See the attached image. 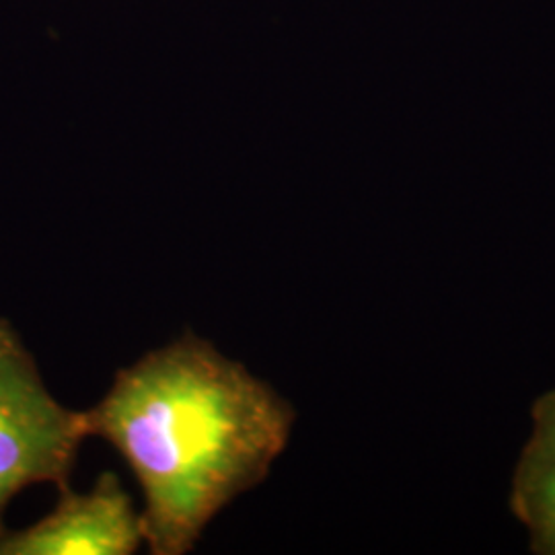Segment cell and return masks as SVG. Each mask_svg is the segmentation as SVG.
<instances>
[{
    "label": "cell",
    "mask_w": 555,
    "mask_h": 555,
    "mask_svg": "<svg viewBox=\"0 0 555 555\" xmlns=\"http://www.w3.org/2000/svg\"><path fill=\"white\" fill-rule=\"evenodd\" d=\"M295 408L245 364L196 334L121 369L85 412L139 481L144 545L190 554L233 500L270 476L288 447Z\"/></svg>",
    "instance_id": "6da1fadb"
},
{
    "label": "cell",
    "mask_w": 555,
    "mask_h": 555,
    "mask_svg": "<svg viewBox=\"0 0 555 555\" xmlns=\"http://www.w3.org/2000/svg\"><path fill=\"white\" fill-rule=\"evenodd\" d=\"M87 437L85 412L50 393L17 330L0 318V537L4 513L23 490L68 486Z\"/></svg>",
    "instance_id": "7a4b0ae2"
},
{
    "label": "cell",
    "mask_w": 555,
    "mask_h": 555,
    "mask_svg": "<svg viewBox=\"0 0 555 555\" xmlns=\"http://www.w3.org/2000/svg\"><path fill=\"white\" fill-rule=\"evenodd\" d=\"M142 543L132 498L114 472H103L89 492L60 488L48 515L0 537V555H130Z\"/></svg>",
    "instance_id": "3957f363"
},
{
    "label": "cell",
    "mask_w": 555,
    "mask_h": 555,
    "mask_svg": "<svg viewBox=\"0 0 555 555\" xmlns=\"http://www.w3.org/2000/svg\"><path fill=\"white\" fill-rule=\"evenodd\" d=\"M533 435L516 463L511 511L527 527L531 552L555 555V389L537 397Z\"/></svg>",
    "instance_id": "277c9868"
}]
</instances>
